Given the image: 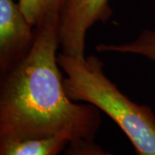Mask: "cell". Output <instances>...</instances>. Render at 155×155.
<instances>
[{
	"instance_id": "obj_7",
	"label": "cell",
	"mask_w": 155,
	"mask_h": 155,
	"mask_svg": "<svg viewBox=\"0 0 155 155\" xmlns=\"http://www.w3.org/2000/svg\"><path fill=\"white\" fill-rule=\"evenodd\" d=\"M22 11L34 27L50 18L61 17L67 0H18Z\"/></svg>"
},
{
	"instance_id": "obj_3",
	"label": "cell",
	"mask_w": 155,
	"mask_h": 155,
	"mask_svg": "<svg viewBox=\"0 0 155 155\" xmlns=\"http://www.w3.org/2000/svg\"><path fill=\"white\" fill-rule=\"evenodd\" d=\"M110 0H67L60 17L61 53L74 58L85 57L90 28L108 22L112 16Z\"/></svg>"
},
{
	"instance_id": "obj_6",
	"label": "cell",
	"mask_w": 155,
	"mask_h": 155,
	"mask_svg": "<svg viewBox=\"0 0 155 155\" xmlns=\"http://www.w3.org/2000/svg\"><path fill=\"white\" fill-rule=\"evenodd\" d=\"M96 49L99 53L141 56L155 64V30L144 29L136 38L123 43H100Z\"/></svg>"
},
{
	"instance_id": "obj_2",
	"label": "cell",
	"mask_w": 155,
	"mask_h": 155,
	"mask_svg": "<svg viewBox=\"0 0 155 155\" xmlns=\"http://www.w3.org/2000/svg\"><path fill=\"white\" fill-rule=\"evenodd\" d=\"M68 97L97 107L116 122L137 155H155V114L149 106L130 99L104 72L97 56L74 58L58 54Z\"/></svg>"
},
{
	"instance_id": "obj_5",
	"label": "cell",
	"mask_w": 155,
	"mask_h": 155,
	"mask_svg": "<svg viewBox=\"0 0 155 155\" xmlns=\"http://www.w3.org/2000/svg\"><path fill=\"white\" fill-rule=\"evenodd\" d=\"M69 140L63 136L17 139L0 137V155H58Z\"/></svg>"
},
{
	"instance_id": "obj_1",
	"label": "cell",
	"mask_w": 155,
	"mask_h": 155,
	"mask_svg": "<svg viewBox=\"0 0 155 155\" xmlns=\"http://www.w3.org/2000/svg\"><path fill=\"white\" fill-rule=\"evenodd\" d=\"M60 47V17L50 18L35 27L28 55L0 77V137L95 139L101 111L68 97L58 63Z\"/></svg>"
},
{
	"instance_id": "obj_8",
	"label": "cell",
	"mask_w": 155,
	"mask_h": 155,
	"mask_svg": "<svg viewBox=\"0 0 155 155\" xmlns=\"http://www.w3.org/2000/svg\"><path fill=\"white\" fill-rule=\"evenodd\" d=\"M65 155H115L103 149L94 140L71 141L65 149Z\"/></svg>"
},
{
	"instance_id": "obj_4",
	"label": "cell",
	"mask_w": 155,
	"mask_h": 155,
	"mask_svg": "<svg viewBox=\"0 0 155 155\" xmlns=\"http://www.w3.org/2000/svg\"><path fill=\"white\" fill-rule=\"evenodd\" d=\"M35 38L29 22L15 0H0V77L28 55Z\"/></svg>"
}]
</instances>
